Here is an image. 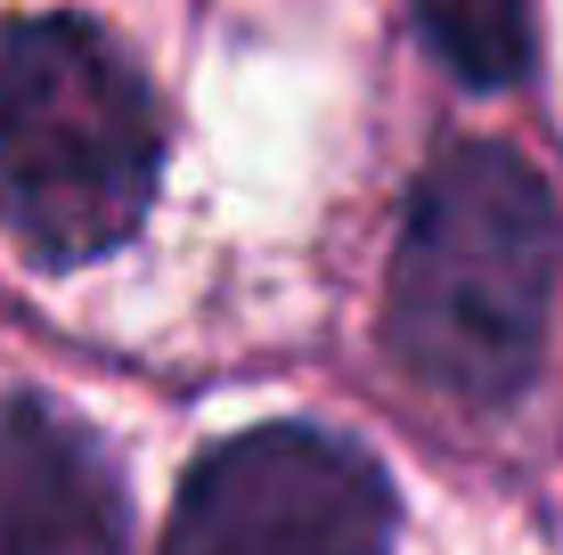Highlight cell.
I'll return each instance as SVG.
<instances>
[{"instance_id": "5", "label": "cell", "mask_w": 563, "mask_h": 555, "mask_svg": "<svg viewBox=\"0 0 563 555\" xmlns=\"http://www.w3.org/2000/svg\"><path fill=\"white\" fill-rule=\"evenodd\" d=\"M424 42L465 90H507L531 74V9L522 0H417Z\"/></svg>"}, {"instance_id": "2", "label": "cell", "mask_w": 563, "mask_h": 555, "mask_svg": "<svg viewBox=\"0 0 563 555\" xmlns=\"http://www.w3.org/2000/svg\"><path fill=\"white\" fill-rule=\"evenodd\" d=\"M164 180V123L107 25H0V229L42 270H82L140 229Z\"/></svg>"}, {"instance_id": "1", "label": "cell", "mask_w": 563, "mask_h": 555, "mask_svg": "<svg viewBox=\"0 0 563 555\" xmlns=\"http://www.w3.org/2000/svg\"><path fill=\"white\" fill-rule=\"evenodd\" d=\"M563 270L555 188L515 147L457 140L424 164L393 254L384 335L417 385L507 409L539 376Z\"/></svg>"}, {"instance_id": "3", "label": "cell", "mask_w": 563, "mask_h": 555, "mask_svg": "<svg viewBox=\"0 0 563 555\" xmlns=\"http://www.w3.org/2000/svg\"><path fill=\"white\" fill-rule=\"evenodd\" d=\"M393 474L327 425H254L180 482L164 555H393Z\"/></svg>"}, {"instance_id": "4", "label": "cell", "mask_w": 563, "mask_h": 555, "mask_svg": "<svg viewBox=\"0 0 563 555\" xmlns=\"http://www.w3.org/2000/svg\"><path fill=\"white\" fill-rule=\"evenodd\" d=\"M0 555H131L114 457L57 400H0Z\"/></svg>"}]
</instances>
